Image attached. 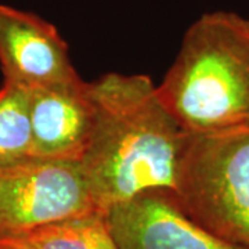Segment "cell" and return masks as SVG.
Wrapping results in <instances>:
<instances>
[{"label":"cell","mask_w":249,"mask_h":249,"mask_svg":"<svg viewBox=\"0 0 249 249\" xmlns=\"http://www.w3.org/2000/svg\"><path fill=\"white\" fill-rule=\"evenodd\" d=\"M103 213L79 162L24 160L0 169V237Z\"/></svg>","instance_id":"277c9868"},{"label":"cell","mask_w":249,"mask_h":249,"mask_svg":"<svg viewBox=\"0 0 249 249\" xmlns=\"http://www.w3.org/2000/svg\"><path fill=\"white\" fill-rule=\"evenodd\" d=\"M90 91L94 124L79 163L98 209L151 190L173 193L187 132L157 85L142 73L108 72L90 82Z\"/></svg>","instance_id":"6da1fadb"},{"label":"cell","mask_w":249,"mask_h":249,"mask_svg":"<svg viewBox=\"0 0 249 249\" xmlns=\"http://www.w3.org/2000/svg\"><path fill=\"white\" fill-rule=\"evenodd\" d=\"M119 249H249L220 240L188 217L166 190H151L104 212Z\"/></svg>","instance_id":"5b68a950"},{"label":"cell","mask_w":249,"mask_h":249,"mask_svg":"<svg viewBox=\"0 0 249 249\" xmlns=\"http://www.w3.org/2000/svg\"><path fill=\"white\" fill-rule=\"evenodd\" d=\"M32 126L31 158L80 162L94 124L90 82L29 90Z\"/></svg>","instance_id":"52a82bcc"},{"label":"cell","mask_w":249,"mask_h":249,"mask_svg":"<svg viewBox=\"0 0 249 249\" xmlns=\"http://www.w3.org/2000/svg\"><path fill=\"white\" fill-rule=\"evenodd\" d=\"M0 67L4 82L28 90L80 79L57 28L34 13L6 4H0Z\"/></svg>","instance_id":"8992f818"},{"label":"cell","mask_w":249,"mask_h":249,"mask_svg":"<svg viewBox=\"0 0 249 249\" xmlns=\"http://www.w3.org/2000/svg\"><path fill=\"white\" fill-rule=\"evenodd\" d=\"M172 194L206 231L249 248V126L187 133Z\"/></svg>","instance_id":"3957f363"},{"label":"cell","mask_w":249,"mask_h":249,"mask_svg":"<svg viewBox=\"0 0 249 249\" xmlns=\"http://www.w3.org/2000/svg\"><path fill=\"white\" fill-rule=\"evenodd\" d=\"M0 249H9V248H0Z\"/></svg>","instance_id":"30bf717a"},{"label":"cell","mask_w":249,"mask_h":249,"mask_svg":"<svg viewBox=\"0 0 249 249\" xmlns=\"http://www.w3.org/2000/svg\"><path fill=\"white\" fill-rule=\"evenodd\" d=\"M157 88L187 133L249 126V18L226 10L196 18Z\"/></svg>","instance_id":"7a4b0ae2"},{"label":"cell","mask_w":249,"mask_h":249,"mask_svg":"<svg viewBox=\"0 0 249 249\" xmlns=\"http://www.w3.org/2000/svg\"><path fill=\"white\" fill-rule=\"evenodd\" d=\"M29 90L10 82L0 89V169L31 160Z\"/></svg>","instance_id":"ba28073f"},{"label":"cell","mask_w":249,"mask_h":249,"mask_svg":"<svg viewBox=\"0 0 249 249\" xmlns=\"http://www.w3.org/2000/svg\"><path fill=\"white\" fill-rule=\"evenodd\" d=\"M93 249H119L116 247L114 240H112V237L109 235V232H108L107 224H106V229L100 232L96 244L93 245Z\"/></svg>","instance_id":"9c48e42d"}]
</instances>
